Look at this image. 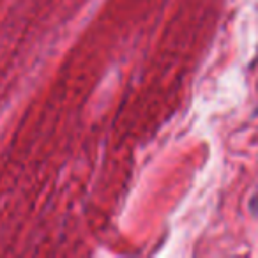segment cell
I'll use <instances>...</instances> for the list:
<instances>
[{
    "label": "cell",
    "mask_w": 258,
    "mask_h": 258,
    "mask_svg": "<svg viewBox=\"0 0 258 258\" xmlns=\"http://www.w3.org/2000/svg\"><path fill=\"white\" fill-rule=\"evenodd\" d=\"M254 207H256V211H258V197L254 198Z\"/></svg>",
    "instance_id": "cell-1"
}]
</instances>
